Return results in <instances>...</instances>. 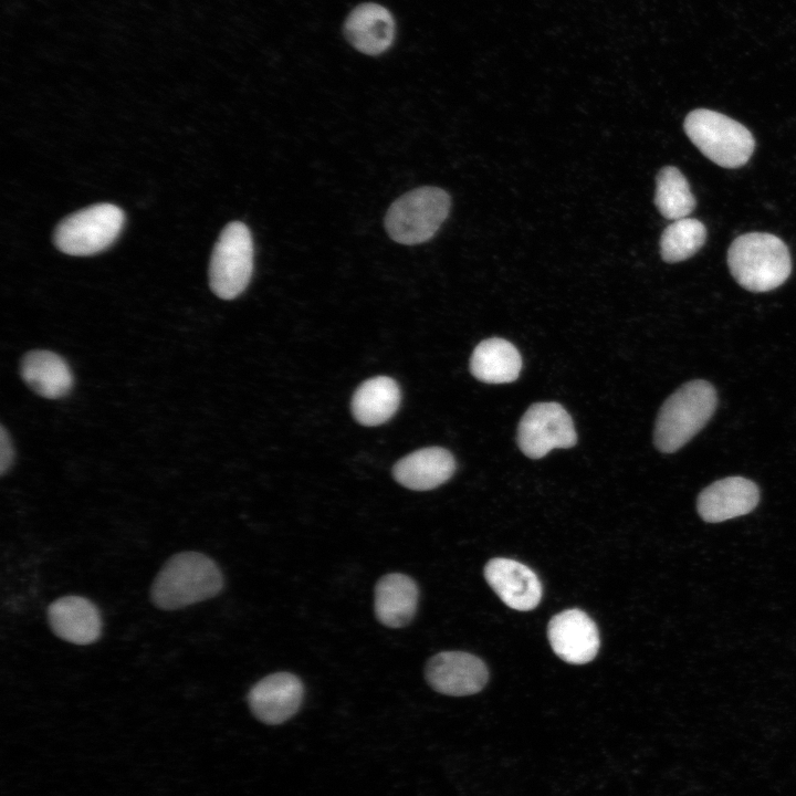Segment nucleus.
Returning <instances> with one entry per match:
<instances>
[{
  "label": "nucleus",
  "mask_w": 796,
  "mask_h": 796,
  "mask_svg": "<svg viewBox=\"0 0 796 796\" xmlns=\"http://www.w3.org/2000/svg\"><path fill=\"white\" fill-rule=\"evenodd\" d=\"M20 375L35 394L48 399L65 397L73 387V374L69 364L50 350L36 349L27 353L20 362Z\"/></svg>",
  "instance_id": "obj_18"
},
{
  "label": "nucleus",
  "mask_w": 796,
  "mask_h": 796,
  "mask_svg": "<svg viewBox=\"0 0 796 796\" xmlns=\"http://www.w3.org/2000/svg\"><path fill=\"white\" fill-rule=\"evenodd\" d=\"M48 619L59 638L74 645H88L101 636V615L92 601L81 596L54 600L48 608Z\"/></svg>",
  "instance_id": "obj_14"
},
{
  "label": "nucleus",
  "mask_w": 796,
  "mask_h": 796,
  "mask_svg": "<svg viewBox=\"0 0 796 796\" xmlns=\"http://www.w3.org/2000/svg\"><path fill=\"white\" fill-rule=\"evenodd\" d=\"M428 684L437 692L465 696L480 692L488 682L485 663L463 651H443L431 657L425 668Z\"/></svg>",
  "instance_id": "obj_9"
},
{
  "label": "nucleus",
  "mask_w": 796,
  "mask_h": 796,
  "mask_svg": "<svg viewBox=\"0 0 796 796\" xmlns=\"http://www.w3.org/2000/svg\"><path fill=\"white\" fill-rule=\"evenodd\" d=\"M253 272V241L249 228L240 222L228 223L214 244L209 284L220 298L232 300L248 286Z\"/></svg>",
  "instance_id": "obj_6"
},
{
  "label": "nucleus",
  "mask_w": 796,
  "mask_h": 796,
  "mask_svg": "<svg viewBox=\"0 0 796 796\" xmlns=\"http://www.w3.org/2000/svg\"><path fill=\"white\" fill-rule=\"evenodd\" d=\"M760 501L757 485L743 476H727L706 486L698 496L700 516L710 523L723 522L753 511Z\"/></svg>",
  "instance_id": "obj_13"
},
{
  "label": "nucleus",
  "mask_w": 796,
  "mask_h": 796,
  "mask_svg": "<svg viewBox=\"0 0 796 796\" xmlns=\"http://www.w3.org/2000/svg\"><path fill=\"white\" fill-rule=\"evenodd\" d=\"M14 461V448L10 434L1 425L0 429V473L6 474Z\"/></svg>",
  "instance_id": "obj_23"
},
{
  "label": "nucleus",
  "mask_w": 796,
  "mask_h": 796,
  "mask_svg": "<svg viewBox=\"0 0 796 796\" xmlns=\"http://www.w3.org/2000/svg\"><path fill=\"white\" fill-rule=\"evenodd\" d=\"M345 35L359 52L377 55L391 45L395 21L386 8L376 3H363L347 17Z\"/></svg>",
  "instance_id": "obj_17"
},
{
  "label": "nucleus",
  "mask_w": 796,
  "mask_h": 796,
  "mask_svg": "<svg viewBox=\"0 0 796 796\" xmlns=\"http://www.w3.org/2000/svg\"><path fill=\"white\" fill-rule=\"evenodd\" d=\"M304 687L293 673L276 672L258 681L248 693L252 714L262 723L281 724L297 713Z\"/></svg>",
  "instance_id": "obj_11"
},
{
  "label": "nucleus",
  "mask_w": 796,
  "mask_h": 796,
  "mask_svg": "<svg viewBox=\"0 0 796 796\" xmlns=\"http://www.w3.org/2000/svg\"><path fill=\"white\" fill-rule=\"evenodd\" d=\"M683 128L706 158L724 168L745 165L754 151L752 133L741 123L715 111L698 108L690 112Z\"/></svg>",
  "instance_id": "obj_4"
},
{
  "label": "nucleus",
  "mask_w": 796,
  "mask_h": 796,
  "mask_svg": "<svg viewBox=\"0 0 796 796\" xmlns=\"http://www.w3.org/2000/svg\"><path fill=\"white\" fill-rule=\"evenodd\" d=\"M727 264L735 281L751 292L774 290L792 272L787 245L765 232H750L734 239L727 251Z\"/></svg>",
  "instance_id": "obj_2"
},
{
  "label": "nucleus",
  "mask_w": 796,
  "mask_h": 796,
  "mask_svg": "<svg viewBox=\"0 0 796 796\" xmlns=\"http://www.w3.org/2000/svg\"><path fill=\"white\" fill-rule=\"evenodd\" d=\"M547 636L555 654L572 664H584L595 659L600 638L596 624L583 610L566 609L552 617Z\"/></svg>",
  "instance_id": "obj_10"
},
{
  "label": "nucleus",
  "mask_w": 796,
  "mask_h": 796,
  "mask_svg": "<svg viewBox=\"0 0 796 796\" xmlns=\"http://www.w3.org/2000/svg\"><path fill=\"white\" fill-rule=\"evenodd\" d=\"M706 240L705 226L694 218L674 220L662 232L660 253L663 261L677 263L695 254Z\"/></svg>",
  "instance_id": "obj_22"
},
{
  "label": "nucleus",
  "mask_w": 796,
  "mask_h": 796,
  "mask_svg": "<svg viewBox=\"0 0 796 796\" xmlns=\"http://www.w3.org/2000/svg\"><path fill=\"white\" fill-rule=\"evenodd\" d=\"M484 577L500 599L510 608L527 611L542 598V585L526 565L510 558L496 557L488 562Z\"/></svg>",
  "instance_id": "obj_12"
},
{
  "label": "nucleus",
  "mask_w": 796,
  "mask_h": 796,
  "mask_svg": "<svg viewBox=\"0 0 796 796\" xmlns=\"http://www.w3.org/2000/svg\"><path fill=\"white\" fill-rule=\"evenodd\" d=\"M124 224V212L112 203H98L76 211L55 228V247L70 255H90L109 247Z\"/></svg>",
  "instance_id": "obj_7"
},
{
  "label": "nucleus",
  "mask_w": 796,
  "mask_h": 796,
  "mask_svg": "<svg viewBox=\"0 0 796 796\" xmlns=\"http://www.w3.org/2000/svg\"><path fill=\"white\" fill-rule=\"evenodd\" d=\"M450 196L438 187L425 186L406 192L389 207L385 217L388 235L400 244L430 240L447 219Z\"/></svg>",
  "instance_id": "obj_5"
},
{
  "label": "nucleus",
  "mask_w": 796,
  "mask_h": 796,
  "mask_svg": "<svg viewBox=\"0 0 796 796\" xmlns=\"http://www.w3.org/2000/svg\"><path fill=\"white\" fill-rule=\"evenodd\" d=\"M418 599L419 589L411 577L400 573L387 574L375 586L376 618L389 628L405 627L416 615Z\"/></svg>",
  "instance_id": "obj_16"
},
{
  "label": "nucleus",
  "mask_w": 796,
  "mask_h": 796,
  "mask_svg": "<svg viewBox=\"0 0 796 796\" xmlns=\"http://www.w3.org/2000/svg\"><path fill=\"white\" fill-rule=\"evenodd\" d=\"M455 470L453 455L440 447L417 450L399 460L392 470L395 480L407 489L428 491L447 482Z\"/></svg>",
  "instance_id": "obj_15"
},
{
  "label": "nucleus",
  "mask_w": 796,
  "mask_h": 796,
  "mask_svg": "<svg viewBox=\"0 0 796 796\" xmlns=\"http://www.w3.org/2000/svg\"><path fill=\"white\" fill-rule=\"evenodd\" d=\"M520 450L541 459L555 448H572L577 434L569 413L557 402H536L520 420L516 436Z\"/></svg>",
  "instance_id": "obj_8"
},
{
  "label": "nucleus",
  "mask_w": 796,
  "mask_h": 796,
  "mask_svg": "<svg viewBox=\"0 0 796 796\" xmlns=\"http://www.w3.org/2000/svg\"><path fill=\"white\" fill-rule=\"evenodd\" d=\"M654 203L669 220L687 218L696 201L683 174L673 166L663 167L657 175Z\"/></svg>",
  "instance_id": "obj_21"
},
{
  "label": "nucleus",
  "mask_w": 796,
  "mask_h": 796,
  "mask_svg": "<svg viewBox=\"0 0 796 796\" xmlns=\"http://www.w3.org/2000/svg\"><path fill=\"white\" fill-rule=\"evenodd\" d=\"M522 358L506 339L492 337L479 343L470 358L471 374L486 384H506L517 379Z\"/></svg>",
  "instance_id": "obj_19"
},
{
  "label": "nucleus",
  "mask_w": 796,
  "mask_h": 796,
  "mask_svg": "<svg viewBox=\"0 0 796 796\" xmlns=\"http://www.w3.org/2000/svg\"><path fill=\"white\" fill-rule=\"evenodd\" d=\"M399 402L400 389L397 383L392 378L377 376L357 388L352 399V412L359 423L377 426L392 417Z\"/></svg>",
  "instance_id": "obj_20"
},
{
  "label": "nucleus",
  "mask_w": 796,
  "mask_h": 796,
  "mask_svg": "<svg viewBox=\"0 0 796 796\" xmlns=\"http://www.w3.org/2000/svg\"><path fill=\"white\" fill-rule=\"evenodd\" d=\"M718 398L705 380L688 381L663 402L654 426V444L672 453L689 442L712 417Z\"/></svg>",
  "instance_id": "obj_3"
},
{
  "label": "nucleus",
  "mask_w": 796,
  "mask_h": 796,
  "mask_svg": "<svg viewBox=\"0 0 796 796\" xmlns=\"http://www.w3.org/2000/svg\"><path fill=\"white\" fill-rule=\"evenodd\" d=\"M222 587V574L211 558L198 552H182L163 566L150 597L156 607L172 610L214 597Z\"/></svg>",
  "instance_id": "obj_1"
}]
</instances>
